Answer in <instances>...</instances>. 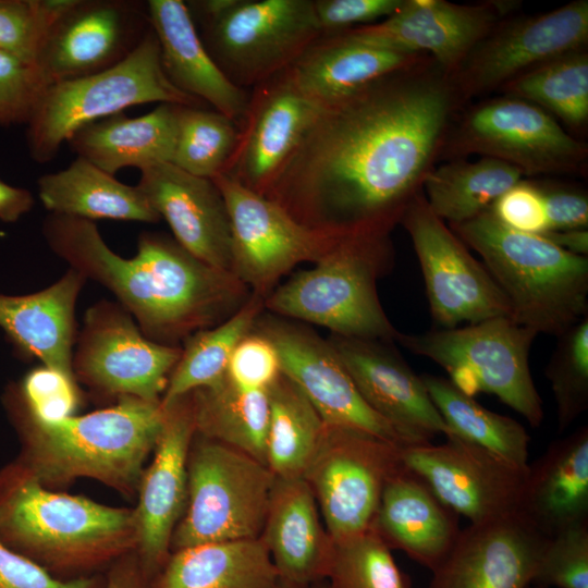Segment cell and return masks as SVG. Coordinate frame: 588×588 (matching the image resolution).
Wrapping results in <instances>:
<instances>
[{"mask_svg":"<svg viewBox=\"0 0 588 588\" xmlns=\"http://www.w3.org/2000/svg\"><path fill=\"white\" fill-rule=\"evenodd\" d=\"M465 106L431 57L324 107L265 195L332 237L391 234Z\"/></svg>","mask_w":588,"mask_h":588,"instance_id":"6da1fadb","label":"cell"},{"mask_svg":"<svg viewBox=\"0 0 588 588\" xmlns=\"http://www.w3.org/2000/svg\"><path fill=\"white\" fill-rule=\"evenodd\" d=\"M50 249L118 298L143 334L179 346L233 316L252 292L231 271L193 256L174 238L144 232L132 258L115 254L94 221L50 213L42 224Z\"/></svg>","mask_w":588,"mask_h":588,"instance_id":"7a4b0ae2","label":"cell"},{"mask_svg":"<svg viewBox=\"0 0 588 588\" xmlns=\"http://www.w3.org/2000/svg\"><path fill=\"white\" fill-rule=\"evenodd\" d=\"M3 403L22 442L15 462L45 487L85 477L134 494L164 421L161 401L134 396L58 421L33 417L7 393Z\"/></svg>","mask_w":588,"mask_h":588,"instance_id":"3957f363","label":"cell"},{"mask_svg":"<svg viewBox=\"0 0 588 588\" xmlns=\"http://www.w3.org/2000/svg\"><path fill=\"white\" fill-rule=\"evenodd\" d=\"M0 539L49 572H85L134 552V510L53 492L15 461L0 469Z\"/></svg>","mask_w":588,"mask_h":588,"instance_id":"277c9868","label":"cell"},{"mask_svg":"<svg viewBox=\"0 0 588 588\" xmlns=\"http://www.w3.org/2000/svg\"><path fill=\"white\" fill-rule=\"evenodd\" d=\"M449 226L481 256L517 324L559 338L588 316V257L506 226L491 208Z\"/></svg>","mask_w":588,"mask_h":588,"instance_id":"5b68a950","label":"cell"},{"mask_svg":"<svg viewBox=\"0 0 588 588\" xmlns=\"http://www.w3.org/2000/svg\"><path fill=\"white\" fill-rule=\"evenodd\" d=\"M394 262L390 234L341 237L310 269L265 297L270 314L321 326L332 334L393 343L400 331L381 306L377 282Z\"/></svg>","mask_w":588,"mask_h":588,"instance_id":"8992f818","label":"cell"},{"mask_svg":"<svg viewBox=\"0 0 588 588\" xmlns=\"http://www.w3.org/2000/svg\"><path fill=\"white\" fill-rule=\"evenodd\" d=\"M149 102L207 106L169 81L152 28L117 65L89 76L51 83L46 88L26 124L29 155L38 163L49 162L62 144L85 125Z\"/></svg>","mask_w":588,"mask_h":588,"instance_id":"52a82bcc","label":"cell"},{"mask_svg":"<svg viewBox=\"0 0 588 588\" xmlns=\"http://www.w3.org/2000/svg\"><path fill=\"white\" fill-rule=\"evenodd\" d=\"M275 476L249 455L194 434L187 460V502L171 552L260 537Z\"/></svg>","mask_w":588,"mask_h":588,"instance_id":"ba28073f","label":"cell"},{"mask_svg":"<svg viewBox=\"0 0 588 588\" xmlns=\"http://www.w3.org/2000/svg\"><path fill=\"white\" fill-rule=\"evenodd\" d=\"M537 334L501 316L460 329L399 332L395 341L440 365L465 393L494 394L532 427H539L543 406L529 368V352Z\"/></svg>","mask_w":588,"mask_h":588,"instance_id":"9c48e42d","label":"cell"},{"mask_svg":"<svg viewBox=\"0 0 588 588\" xmlns=\"http://www.w3.org/2000/svg\"><path fill=\"white\" fill-rule=\"evenodd\" d=\"M469 155L501 160L523 175H584L588 147L538 106L501 95L467 103L452 120L439 160Z\"/></svg>","mask_w":588,"mask_h":588,"instance_id":"30bf717a","label":"cell"},{"mask_svg":"<svg viewBox=\"0 0 588 588\" xmlns=\"http://www.w3.org/2000/svg\"><path fill=\"white\" fill-rule=\"evenodd\" d=\"M321 35L311 0H237L203 19L200 39L225 77L246 90L286 70Z\"/></svg>","mask_w":588,"mask_h":588,"instance_id":"8fae6325","label":"cell"},{"mask_svg":"<svg viewBox=\"0 0 588 588\" xmlns=\"http://www.w3.org/2000/svg\"><path fill=\"white\" fill-rule=\"evenodd\" d=\"M401 448L367 432L326 425L303 478L334 542L372 529L385 483L403 466Z\"/></svg>","mask_w":588,"mask_h":588,"instance_id":"7c38bea8","label":"cell"},{"mask_svg":"<svg viewBox=\"0 0 588 588\" xmlns=\"http://www.w3.org/2000/svg\"><path fill=\"white\" fill-rule=\"evenodd\" d=\"M212 181L230 218V270L252 293L266 297L295 266L317 262L341 238L303 226L275 201L225 173Z\"/></svg>","mask_w":588,"mask_h":588,"instance_id":"4fadbf2b","label":"cell"},{"mask_svg":"<svg viewBox=\"0 0 588 588\" xmlns=\"http://www.w3.org/2000/svg\"><path fill=\"white\" fill-rule=\"evenodd\" d=\"M400 223L411 236L426 286L432 319L443 329L511 317L507 298L483 264L430 209L419 192Z\"/></svg>","mask_w":588,"mask_h":588,"instance_id":"5bb4252c","label":"cell"},{"mask_svg":"<svg viewBox=\"0 0 588 588\" xmlns=\"http://www.w3.org/2000/svg\"><path fill=\"white\" fill-rule=\"evenodd\" d=\"M181 353L146 338L120 304L101 301L86 311L72 369L98 393L161 401Z\"/></svg>","mask_w":588,"mask_h":588,"instance_id":"9a60e30c","label":"cell"},{"mask_svg":"<svg viewBox=\"0 0 588 588\" xmlns=\"http://www.w3.org/2000/svg\"><path fill=\"white\" fill-rule=\"evenodd\" d=\"M588 1L574 0L536 15H509L471 49L452 74L465 106L499 91L549 60L587 48Z\"/></svg>","mask_w":588,"mask_h":588,"instance_id":"2e32d148","label":"cell"},{"mask_svg":"<svg viewBox=\"0 0 588 588\" xmlns=\"http://www.w3.org/2000/svg\"><path fill=\"white\" fill-rule=\"evenodd\" d=\"M253 331L273 344L282 373L310 401L326 425L406 445L395 429L364 401L328 339L270 313L257 318Z\"/></svg>","mask_w":588,"mask_h":588,"instance_id":"e0dca14e","label":"cell"},{"mask_svg":"<svg viewBox=\"0 0 588 588\" xmlns=\"http://www.w3.org/2000/svg\"><path fill=\"white\" fill-rule=\"evenodd\" d=\"M401 458L445 505L470 524L518 512L527 469L476 444L452 434L441 444L402 446Z\"/></svg>","mask_w":588,"mask_h":588,"instance_id":"ac0fdd59","label":"cell"},{"mask_svg":"<svg viewBox=\"0 0 588 588\" xmlns=\"http://www.w3.org/2000/svg\"><path fill=\"white\" fill-rule=\"evenodd\" d=\"M150 28L147 2L76 0L48 32L36 65L50 84L89 76L123 61Z\"/></svg>","mask_w":588,"mask_h":588,"instance_id":"d6986e66","label":"cell"},{"mask_svg":"<svg viewBox=\"0 0 588 588\" xmlns=\"http://www.w3.org/2000/svg\"><path fill=\"white\" fill-rule=\"evenodd\" d=\"M516 7L514 1L403 0L382 21L342 33L362 42L428 54L454 74L471 49Z\"/></svg>","mask_w":588,"mask_h":588,"instance_id":"ffe728a7","label":"cell"},{"mask_svg":"<svg viewBox=\"0 0 588 588\" xmlns=\"http://www.w3.org/2000/svg\"><path fill=\"white\" fill-rule=\"evenodd\" d=\"M162 406L163 427L154 460L142 475L134 510L135 553L152 579L171 554L172 536L186 507L187 460L195 434L189 393Z\"/></svg>","mask_w":588,"mask_h":588,"instance_id":"44dd1931","label":"cell"},{"mask_svg":"<svg viewBox=\"0 0 588 588\" xmlns=\"http://www.w3.org/2000/svg\"><path fill=\"white\" fill-rule=\"evenodd\" d=\"M322 109L302 94L289 68L258 84L222 173L265 196Z\"/></svg>","mask_w":588,"mask_h":588,"instance_id":"7402d4cb","label":"cell"},{"mask_svg":"<svg viewBox=\"0 0 588 588\" xmlns=\"http://www.w3.org/2000/svg\"><path fill=\"white\" fill-rule=\"evenodd\" d=\"M328 340L364 401L395 429L406 445L430 443L438 434H452L420 376L392 343L334 334Z\"/></svg>","mask_w":588,"mask_h":588,"instance_id":"603a6c76","label":"cell"},{"mask_svg":"<svg viewBox=\"0 0 588 588\" xmlns=\"http://www.w3.org/2000/svg\"><path fill=\"white\" fill-rule=\"evenodd\" d=\"M548 539L519 512L469 524L428 588H528Z\"/></svg>","mask_w":588,"mask_h":588,"instance_id":"cb8c5ba5","label":"cell"},{"mask_svg":"<svg viewBox=\"0 0 588 588\" xmlns=\"http://www.w3.org/2000/svg\"><path fill=\"white\" fill-rule=\"evenodd\" d=\"M139 171L137 187L167 221L174 240L201 261L231 271L230 218L216 183L170 162Z\"/></svg>","mask_w":588,"mask_h":588,"instance_id":"d4e9b609","label":"cell"},{"mask_svg":"<svg viewBox=\"0 0 588 588\" xmlns=\"http://www.w3.org/2000/svg\"><path fill=\"white\" fill-rule=\"evenodd\" d=\"M259 538L279 579L299 584L327 579L334 541L303 477H275Z\"/></svg>","mask_w":588,"mask_h":588,"instance_id":"484cf974","label":"cell"},{"mask_svg":"<svg viewBox=\"0 0 588 588\" xmlns=\"http://www.w3.org/2000/svg\"><path fill=\"white\" fill-rule=\"evenodd\" d=\"M147 9L169 81L181 91L230 118L241 130L249 94L233 85L215 63L187 4L181 0H149Z\"/></svg>","mask_w":588,"mask_h":588,"instance_id":"4316f807","label":"cell"},{"mask_svg":"<svg viewBox=\"0 0 588 588\" xmlns=\"http://www.w3.org/2000/svg\"><path fill=\"white\" fill-rule=\"evenodd\" d=\"M372 530L390 550H401L432 571L461 528L458 514L403 464L385 483Z\"/></svg>","mask_w":588,"mask_h":588,"instance_id":"83f0119b","label":"cell"},{"mask_svg":"<svg viewBox=\"0 0 588 588\" xmlns=\"http://www.w3.org/2000/svg\"><path fill=\"white\" fill-rule=\"evenodd\" d=\"M86 280L70 268L52 285L36 293L0 294V328L15 350L75 381V306Z\"/></svg>","mask_w":588,"mask_h":588,"instance_id":"f1b7e54d","label":"cell"},{"mask_svg":"<svg viewBox=\"0 0 588 588\" xmlns=\"http://www.w3.org/2000/svg\"><path fill=\"white\" fill-rule=\"evenodd\" d=\"M426 57L362 42L340 32L322 34L289 66V72L302 94L324 108Z\"/></svg>","mask_w":588,"mask_h":588,"instance_id":"f546056e","label":"cell"},{"mask_svg":"<svg viewBox=\"0 0 588 588\" xmlns=\"http://www.w3.org/2000/svg\"><path fill=\"white\" fill-rule=\"evenodd\" d=\"M518 512L550 538L588 520V427L553 441L528 464Z\"/></svg>","mask_w":588,"mask_h":588,"instance_id":"4dcf8cb0","label":"cell"},{"mask_svg":"<svg viewBox=\"0 0 588 588\" xmlns=\"http://www.w3.org/2000/svg\"><path fill=\"white\" fill-rule=\"evenodd\" d=\"M179 106L160 103L152 111L135 118L117 113L79 128L68 143L76 157L111 175L125 167L142 170L171 163Z\"/></svg>","mask_w":588,"mask_h":588,"instance_id":"1f68e13d","label":"cell"},{"mask_svg":"<svg viewBox=\"0 0 588 588\" xmlns=\"http://www.w3.org/2000/svg\"><path fill=\"white\" fill-rule=\"evenodd\" d=\"M37 186L44 207L53 215L90 221L157 223L161 219L137 185H126L79 157L63 170L41 175Z\"/></svg>","mask_w":588,"mask_h":588,"instance_id":"d6a6232c","label":"cell"},{"mask_svg":"<svg viewBox=\"0 0 588 588\" xmlns=\"http://www.w3.org/2000/svg\"><path fill=\"white\" fill-rule=\"evenodd\" d=\"M279 575L260 540L212 542L171 552L154 588H274Z\"/></svg>","mask_w":588,"mask_h":588,"instance_id":"836d02e7","label":"cell"},{"mask_svg":"<svg viewBox=\"0 0 588 588\" xmlns=\"http://www.w3.org/2000/svg\"><path fill=\"white\" fill-rule=\"evenodd\" d=\"M195 433L267 465L268 391H245L228 381L189 393Z\"/></svg>","mask_w":588,"mask_h":588,"instance_id":"e575fe53","label":"cell"},{"mask_svg":"<svg viewBox=\"0 0 588 588\" xmlns=\"http://www.w3.org/2000/svg\"><path fill=\"white\" fill-rule=\"evenodd\" d=\"M522 176L517 168L494 158L454 159L428 172L422 192L434 215L456 224L491 208Z\"/></svg>","mask_w":588,"mask_h":588,"instance_id":"d590c367","label":"cell"},{"mask_svg":"<svg viewBox=\"0 0 588 588\" xmlns=\"http://www.w3.org/2000/svg\"><path fill=\"white\" fill-rule=\"evenodd\" d=\"M420 378L452 434L527 469L530 438L523 425L483 407L449 379L428 373Z\"/></svg>","mask_w":588,"mask_h":588,"instance_id":"8d00e7d4","label":"cell"},{"mask_svg":"<svg viewBox=\"0 0 588 588\" xmlns=\"http://www.w3.org/2000/svg\"><path fill=\"white\" fill-rule=\"evenodd\" d=\"M267 466L277 478L304 477L326 430L321 416L283 373L268 390Z\"/></svg>","mask_w":588,"mask_h":588,"instance_id":"74e56055","label":"cell"},{"mask_svg":"<svg viewBox=\"0 0 588 588\" xmlns=\"http://www.w3.org/2000/svg\"><path fill=\"white\" fill-rule=\"evenodd\" d=\"M265 297L252 293L247 302L229 319L216 327L198 331L183 343L161 397L167 405L196 389L213 387L226 377L230 357L238 342L253 331L264 313Z\"/></svg>","mask_w":588,"mask_h":588,"instance_id":"f35d334b","label":"cell"},{"mask_svg":"<svg viewBox=\"0 0 588 588\" xmlns=\"http://www.w3.org/2000/svg\"><path fill=\"white\" fill-rule=\"evenodd\" d=\"M502 95L534 103L573 132L588 122V51L575 50L549 60L506 83Z\"/></svg>","mask_w":588,"mask_h":588,"instance_id":"ab89813d","label":"cell"},{"mask_svg":"<svg viewBox=\"0 0 588 588\" xmlns=\"http://www.w3.org/2000/svg\"><path fill=\"white\" fill-rule=\"evenodd\" d=\"M240 138V127L206 107L179 106L172 164L205 179L222 173Z\"/></svg>","mask_w":588,"mask_h":588,"instance_id":"60d3db41","label":"cell"},{"mask_svg":"<svg viewBox=\"0 0 588 588\" xmlns=\"http://www.w3.org/2000/svg\"><path fill=\"white\" fill-rule=\"evenodd\" d=\"M327 581L330 588H411L391 550L372 529L334 542Z\"/></svg>","mask_w":588,"mask_h":588,"instance_id":"b9f144b4","label":"cell"},{"mask_svg":"<svg viewBox=\"0 0 588 588\" xmlns=\"http://www.w3.org/2000/svg\"><path fill=\"white\" fill-rule=\"evenodd\" d=\"M544 373L563 432L588 408V316L559 336Z\"/></svg>","mask_w":588,"mask_h":588,"instance_id":"7bdbcfd3","label":"cell"},{"mask_svg":"<svg viewBox=\"0 0 588 588\" xmlns=\"http://www.w3.org/2000/svg\"><path fill=\"white\" fill-rule=\"evenodd\" d=\"M76 0H0V50L36 64L46 36Z\"/></svg>","mask_w":588,"mask_h":588,"instance_id":"ee69618b","label":"cell"},{"mask_svg":"<svg viewBox=\"0 0 588 588\" xmlns=\"http://www.w3.org/2000/svg\"><path fill=\"white\" fill-rule=\"evenodd\" d=\"M532 585L588 588V520L548 539Z\"/></svg>","mask_w":588,"mask_h":588,"instance_id":"f6af8a7d","label":"cell"},{"mask_svg":"<svg viewBox=\"0 0 588 588\" xmlns=\"http://www.w3.org/2000/svg\"><path fill=\"white\" fill-rule=\"evenodd\" d=\"M5 393L41 421H58L73 416L79 402L76 381L46 366L28 371Z\"/></svg>","mask_w":588,"mask_h":588,"instance_id":"bcb514c9","label":"cell"},{"mask_svg":"<svg viewBox=\"0 0 588 588\" xmlns=\"http://www.w3.org/2000/svg\"><path fill=\"white\" fill-rule=\"evenodd\" d=\"M49 85L36 64L0 50V125L27 124Z\"/></svg>","mask_w":588,"mask_h":588,"instance_id":"7dc6e473","label":"cell"},{"mask_svg":"<svg viewBox=\"0 0 588 588\" xmlns=\"http://www.w3.org/2000/svg\"><path fill=\"white\" fill-rule=\"evenodd\" d=\"M281 375L275 347L255 331L238 342L226 368L228 381L245 391H268Z\"/></svg>","mask_w":588,"mask_h":588,"instance_id":"c3c4849f","label":"cell"},{"mask_svg":"<svg viewBox=\"0 0 588 588\" xmlns=\"http://www.w3.org/2000/svg\"><path fill=\"white\" fill-rule=\"evenodd\" d=\"M103 583L95 576L58 578L0 539V588H102Z\"/></svg>","mask_w":588,"mask_h":588,"instance_id":"681fc988","label":"cell"},{"mask_svg":"<svg viewBox=\"0 0 588 588\" xmlns=\"http://www.w3.org/2000/svg\"><path fill=\"white\" fill-rule=\"evenodd\" d=\"M491 210L499 221L518 232L542 234L548 229L542 193L536 182L518 181Z\"/></svg>","mask_w":588,"mask_h":588,"instance_id":"f907efd6","label":"cell"},{"mask_svg":"<svg viewBox=\"0 0 588 588\" xmlns=\"http://www.w3.org/2000/svg\"><path fill=\"white\" fill-rule=\"evenodd\" d=\"M402 3L403 0H316L314 8L322 34H334L383 20Z\"/></svg>","mask_w":588,"mask_h":588,"instance_id":"816d5d0a","label":"cell"},{"mask_svg":"<svg viewBox=\"0 0 588 588\" xmlns=\"http://www.w3.org/2000/svg\"><path fill=\"white\" fill-rule=\"evenodd\" d=\"M538 184L544 203L547 231L587 229L588 196L586 192L561 185Z\"/></svg>","mask_w":588,"mask_h":588,"instance_id":"f5cc1de1","label":"cell"},{"mask_svg":"<svg viewBox=\"0 0 588 588\" xmlns=\"http://www.w3.org/2000/svg\"><path fill=\"white\" fill-rule=\"evenodd\" d=\"M102 588H154L152 578L144 571L135 551L115 562Z\"/></svg>","mask_w":588,"mask_h":588,"instance_id":"db71d44e","label":"cell"},{"mask_svg":"<svg viewBox=\"0 0 588 588\" xmlns=\"http://www.w3.org/2000/svg\"><path fill=\"white\" fill-rule=\"evenodd\" d=\"M32 193L23 187L12 186L0 180V220L16 222L34 206Z\"/></svg>","mask_w":588,"mask_h":588,"instance_id":"11a10c76","label":"cell"},{"mask_svg":"<svg viewBox=\"0 0 588 588\" xmlns=\"http://www.w3.org/2000/svg\"><path fill=\"white\" fill-rule=\"evenodd\" d=\"M542 235L568 253L588 257L587 229L546 231L542 233Z\"/></svg>","mask_w":588,"mask_h":588,"instance_id":"9f6ffc18","label":"cell"},{"mask_svg":"<svg viewBox=\"0 0 588 588\" xmlns=\"http://www.w3.org/2000/svg\"><path fill=\"white\" fill-rule=\"evenodd\" d=\"M274 588H330L327 579L314 581V583H290L282 579H279Z\"/></svg>","mask_w":588,"mask_h":588,"instance_id":"6f0895ef","label":"cell"},{"mask_svg":"<svg viewBox=\"0 0 588 588\" xmlns=\"http://www.w3.org/2000/svg\"><path fill=\"white\" fill-rule=\"evenodd\" d=\"M528 588H547V587H542V586H538V585H534V586L531 587V585H530Z\"/></svg>","mask_w":588,"mask_h":588,"instance_id":"680465c9","label":"cell"}]
</instances>
